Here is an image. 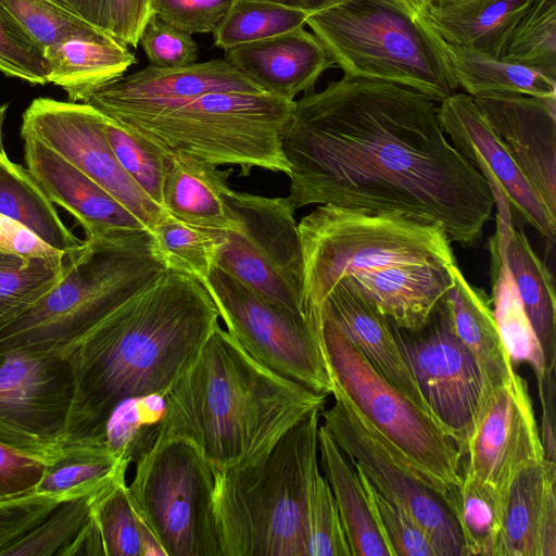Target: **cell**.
Masks as SVG:
<instances>
[{"label": "cell", "instance_id": "cell-1", "mask_svg": "<svg viewBox=\"0 0 556 556\" xmlns=\"http://www.w3.org/2000/svg\"><path fill=\"white\" fill-rule=\"evenodd\" d=\"M435 103L402 85L345 75L303 93L282 138L294 210L329 204L396 214L475 245L493 197L447 139Z\"/></svg>", "mask_w": 556, "mask_h": 556}, {"label": "cell", "instance_id": "cell-2", "mask_svg": "<svg viewBox=\"0 0 556 556\" xmlns=\"http://www.w3.org/2000/svg\"><path fill=\"white\" fill-rule=\"evenodd\" d=\"M218 317L200 280L167 268L111 312L67 352L76 380L71 443H101L121 401L165 394L193 363Z\"/></svg>", "mask_w": 556, "mask_h": 556}, {"label": "cell", "instance_id": "cell-3", "mask_svg": "<svg viewBox=\"0 0 556 556\" xmlns=\"http://www.w3.org/2000/svg\"><path fill=\"white\" fill-rule=\"evenodd\" d=\"M328 395L269 369L218 325L165 393L157 438H181L213 471L252 464Z\"/></svg>", "mask_w": 556, "mask_h": 556}, {"label": "cell", "instance_id": "cell-4", "mask_svg": "<svg viewBox=\"0 0 556 556\" xmlns=\"http://www.w3.org/2000/svg\"><path fill=\"white\" fill-rule=\"evenodd\" d=\"M320 409L258 460L214 472L220 556H307V504L318 467Z\"/></svg>", "mask_w": 556, "mask_h": 556}, {"label": "cell", "instance_id": "cell-5", "mask_svg": "<svg viewBox=\"0 0 556 556\" xmlns=\"http://www.w3.org/2000/svg\"><path fill=\"white\" fill-rule=\"evenodd\" d=\"M164 269L149 230L119 241L85 239L64 253L63 273L49 291L0 321V349L67 353Z\"/></svg>", "mask_w": 556, "mask_h": 556}, {"label": "cell", "instance_id": "cell-6", "mask_svg": "<svg viewBox=\"0 0 556 556\" xmlns=\"http://www.w3.org/2000/svg\"><path fill=\"white\" fill-rule=\"evenodd\" d=\"M305 25L345 76L402 85L437 103L458 89L446 42L418 5L403 0H329Z\"/></svg>", "mask_w": 556, "mask_h": 556}, {"label": "cell", "instance_id": "cell-7", "mask_svg": "<svg viewBox=\"0 0 556 556\" xmlns=\"http://www.w3.org/2000/svg\"><path fill=\"white\" fill-rule=\"evenodd\" d=\"M302 308L320 333L325 298L344 277L395 265L456 263L445 230L396 214L317 205L298 224Z\"/></svg>", "mask_w": 556, "mask_h": 556}, {"label": "cell", "instance_id": "cell-8", "mask_svg": "<svg viewBox=\"0 0 556 556\" xmlns=\"http://www.w3.org/2000/svg\"><path fill=\"white\" fill-rule=\"evenodd\" d=\"M294 101L268 93L211 92L154 114L111 119L166 151L216 166L238 165L242 176L253 167L289 176L282 138Z\"/></svg>", "mask_w": 556, "mask_h": 556}, {"label": "cell", "instance_id": "cell-9", "mask_svg": "<svg viewBox=\"0 0 556 556\" xmlns=\"http://www.w3.org/2000/svg\"><path fill=\"white\" fill-rule=\"evenodd\" d=\"M332 393L341 396L430 489L450 505L462 482V456L450 432L380 375L329 319H320Z\"/></svg>", "mask_w": 556, "mask_h": 556}, {"label": "cell", "instance_id": "cell-10", "mask_svg": "<svg viewBox=\"0 0 556 556\" xmlns=\"http://www.w3.org/2000/svg\"><path fill=\"white\" fill-rule=\"evenodd\" d=\"M128 493L166 556H220L214 472L193 444L157 438L136 463Z\"/></svg>", "mask_w": 556, "mask_h": 556}, {"label": "cell", "instance_id": "cell-11", "mask_svg": "<svg viewBox=\"0 0 556 556\" xmlns=\"http://www.w3.org/2000/svg\"><path fill=\"white\" fill-rule=\"evenodd\" d=\"M226 330L256 361L326 395L332 382L321 336L307 318L215 267L202 282Z\"/></svg>", "mask_w": 556, "mask_h": 556}, {"label": "cell", "instance_id": "cell-12", "mask_svg": "<svg viewBox=\"0 0 556 556\" xmlns=\"http://www.w3.org/2000/svg\"><path fill=\"white\" fill-rule=\"evenodd\" d=\"M75 399L70 353L0 349V442L52 459L72 442Z\"/></svg>", "mask_w": 556, "mask_h": 556}, {"label": "cell", "instance_id": "cell-13", "mask_svg": "<svg viewBox=\"0 0 556 556\" xmlns=\"http://www.w3.org/2000/svg\"><path fill=\"white\" fill-rule=\"evenodd\" d=\"M227 202L240 226L223 231L216 267L304 315L301 243L295 210L288 197L269 198L230 188Z\"/></svg>", "mask_w": 556, "mask_h": 556}, {"label": "cell", "instance_id": "cell-14", "mask_svg": "<svg viewBox=\"0 0 556 556\" xmlns=\"http://www.w3.org/2000/svg\"><path fill=\"white\" fill-rule=\"evenodd\" d=\"M396 334L428 407L462 456L486 402L478 366L454 330L446 295L424 326L396 327Z\"/></svg>", "mask_w": 556, "mask_h": 556}, {"label": "cell", "instance_id": "cell-15", "mask_svg": "<svg viewBox=\"0 0 556 556\" xmlns=\"http://www.w3.org/2000/svg\"><path fill=\"white\" fill-rule=\"evenodd\" d=\"M323 409L324 426L349 462L389 501L405 509L437 556H464L457 521L444 501L402 462L378 432L341 396Z\"/></svg>", "mask_w": 556, "mask_h": 556}, {"label": "cell", "instance_id": "cell-16", "mask_svg": "<svg viewBox=\"0 0 556 556\" xmlns=\"http://www.w3.org/2000/svg\"><path fill=\"white\" fill-rule=\"evenodd\" d=\"M104 121L100 111L85 102L37 98L23 114L21 135L54 150L150 229L167 212L122 167L105 136Z\"/></svg>", "mask_w": 556, "mask_h": 556}, {"label": "cell", "instance_id": "cell-17", "mask_svg": "<svg viewBox=\"0 0 556 556\" xmlns=\"http://www.w3.org/2000/svg\"><path fill=\"white\" fill-rule=\"evenodd\" d=\"M526 380L515 372L492 393L462 454V476L506 497L514 479L544 462Z\"/></svg>", "mask_w": 556, "mask_h": 556}, {"label": "cell", "instance_id": "cell-18", "mask_svg": "<svg viewBox=\"0 0 556 556\" xmlns=\"http://www.w3.org/2000/svg\"><path fill=\"white\" fill-rule=\"evenodd\" d=\"M438 106V117L453 147L484 178L491 190L496 220L520 222L554 241L556 218L526 180L473 98L455 92Z\"/></svg>", "mask_w": 556, "mask_h": 556}, {"label": "cell", "instance_id": "cell-19", "mask_svg": "<svg viewBox=\"0 0 556 556\" xmlns=\"http://www.w3.org/2000/svg\"><path fill=\"white\" fill-rule=\"evenodd\" d=\"M211 92L265 93L225 59H213L172 68L148 65L102 85L84 102L117 118L154 114Z\"/></svg>", "mask_w": 556, "mask_h": 556}, {"label": "cell", "instance_id": "cell-20", "mask_svg": "<svg viewBox=\"0 0 556 556\" xmlns=\"http://www.w3.org/2000/svg\"><path fill=\"white\" fill-rule=\"evenodd\" d=\"M473 101L526 180L556 218V96L493 93Z\"/></svg>", "mask_w": 556, "mask_h": 556}, {"label": "cell", "instance_id": "cell-21", "mask_svg": "<svg viewBox=\"0 0 556 556\" xmlns=\"http://www.w3.org/2000/svg\"><path fill=\"white\" fill-rule=\"evenodd\" d=\"M26 168L53 203L73 215L86 239L125 240L149 230L108 191L39 139L21 135Z\"/></svg>", "mask_w": 556, "mask_h": 556}, {"label": "cell", "instance_id": "cell-22", "mask_svg": "<svg viewBox=\"0 0 556 556\" xmlns=\"http://www.w3.org/2000/svg\"><path fill=\"white\" fill-rule=\"evenodd\" d=\"M224 59L265 93L289 101L314 90L334 63L320 40L304 26L224 51Z\"/></svg>", "mask_w": 556, "mask_h": 556}, {"label": "cell", "instance_id": "cell-23", "mask_svg": "<svg viewBox=\"0 0 556 556\" xmlns=\"http://www.w3.org/2000/svg\"><path fill=\"white\" fill-rule=\"evenodd\" d=\"M321 318L332 321L380 375L431 413L404 356L396 326L354 286L341 279L325 298Z\"/></svg>", "mask_w": 556, "mask_h": 556}, {"label": "cell", "instance_id": "cell-24", "mask_svg": "<svg viewBox=\"0 0 556 556\" xmlns=\"http://www.w3.org/2000/svg\"><path fill=\"white\" fill-rule=\"evenodd\" d=\"M502 556H556V463L521 471L505 502Z\"/></svg>", "mask_w": 556, "mask_h": 556}, {"label": "cell", "instance_id": "cell-25", "mask_svg": "<svg viewBox=\"0 0 556 556\" xmlns=\"http://www.w3.org/2000/svg\"><path fill=\"white\" fill-rule=\"evenodd\" d=\"M448 266L395 265L342 279L354 286L396 327L415 330L427 323L447 294L453 283Z\"/></svg>", "mask_w": 556, "mask_h": 556}, {"label": "cell", "instance_id": "cell-26", "mask_svg": "<svg viewBox=\"0 0 556 556\" xmlns=\"http://www.w3.org/2000/svg\"><path fill=\"white\" fill-rule=\"evenodd\" d=\"M232 169L182 153L170 152L163 187L162 207L184 223L218 231H235L240 223L227 202Z\"/></svg>", "mask_w": 556, "mask_h": 556}, {"label": "cell", "instance_id": "cell-27", "mask_svg": "<svg viewBox=\"0 0 556 556\" xmlns=\"http://www.w3.org/2000/svg\"><path fill=\"white\" fill-rule=\"evenodd\" d=\"M448 270L453 283L446 298L454 330L478 366L488 404L493 391L516 372L513 359L500 333L491 300L465 278L456 263Z\"/></svg>", "mask_w": 556, "mask_h": 556}, {"label": "cell", "instance_id": "cell-28", "mask_svg": "<svg viewBox=\"0 0 556 556\" xmlns=\"http://www.w3.org/2000/svg\"><path fill=\"white\" fill-rule=\"evenodd\" d=\"M43 56L49 83L61 87L72 102H84L137 63L129 48L108 33L67 38L47 48Z\"/></svg>", "mask_w": 556, "mask_h": 556}, {"label": "cell", "instance_id": "cell-29", "mask_svg": "<svg viewBox=\"0 0 556 556\" xmlns=\"http://www.w3.org/2000/svg\"><path fill=\"white\" fill-rule=\"evenodd\" d=\"M501 247L525 313L541 345L545 370H555L556 300L553 278L523 231L497 224L492 236Z\"/></svg>", "mask_w": 556, "mask_h": 556}, {"label": "cell", "instance_id": "cell-30", "mask_svg": "<svg viewBox=\"0 0 556 556\" xmlns=\"http://www.w3.org/2000/svg\"><path fill=\"white\" fill-rule=\"evenodd\" d=\"M532 0H462L443 7H420L448 45L501 58L518 20Z\"/></svg>", "mask_w": 556, "mask_h": 556}, {"label": "cell", "instance_id": "cell-31", "mask_svg": "<svg viewBox=\"0 0 556 556\" xmlns=\"http://www.w3.org/2000/svg\"><path fill=\"white\" fill-rule=\"evenodd\" d=\"M318 453L346 535L351 556H392L368 506L355 467L328 429L318 428Z\"/></svg>", "mask_w": 556, "mask_h": 556}, {"label": "cell", "instance_id": "cell-32", "mask_svg": "<svg viewBox=\"0 0 556 556\" xmlns=\"http://www.w3.org/2000/svg\"><path fill=\"white\" fill-rule=\"evenodd\" d=\"M0 214L62 253L77 251L85 243L64 225L27 168L12 162L4 150L0 151Z\"/></svg>", "mask_w": 556, "mask_h": 556}, {"label": "cell", "instance_id": "cell-33", "mask_svg": "<svg viewBox=\"0 0 556 556\" xmlns=\"http://www.w3.org/2000/svg\"><path fill=\"white\" fill-rule=\"evenodd\" d=\"M454 79L472 98L493 93L556 96V80L535 68L446 43Z\"/></svg>", "mask_w": 556, "mask_h": 556}, {"label": "cell", "instance_id": "cell-34", "mask_svg": "<svg viewBox=\"0 0 556 556\" xmlns=\"http://www.w3.org/2000/svg\"><path fill=\"white\" fill-rule=\"evenodd\" d=\"M129 465L115 459L106 448L94 442L66 445L47 467L35 493L60 503L86 496L126 476Z\"/></svg>", "mask_w": 556, "mask_h": 556}, {"label": "cell", "instance_id": "cell-35", "mask_svg": "<svg viewBox=\"0 0 556 556\" xmlns=\"http://www.w3.org/2000/svg\"><path fill=\"white\" fill-rule=\"evenodd\" d=\"M491 278L493 314L513 362L531 366L538 383L545 374V362L541 345L533 332L506 266L497 241L491 237Z\"/></svg>", "mask_w": 556, "mask_h": 556}, {"label": "cell", "instance_id": "cell-36", "mask_svg": "<svg viewBox=\"0 0 556 556\" xmlns=\"http://www.w3.org/2000/svg\"><path fill=\"white\" fill-rule=\"evenodd\" d=\"M505 497L462 476L450 506L464 542V556H502Z\"/></svg>", "mask_w": 556, "mask_h": 556}, {"label": "cell", "instance_id": "cell-37", "mask_svg": "<svg viewBox=\"0 0 556 556\" xmlns=\"http://www.w3.org/2000/svg\"><path fill=\"white\" fill-rule=\"evenodd\" d=\"M165 409L166 399L162 393L121 401L104 425L102 445L115 459L136 464L156 441Z\"/></svg>", "mask_w": 556, "mask_h": 556}, {"label": "cell", "instance_id": "cell-38", "mask_svg": "<svg viewBox=\"0 0 556 556\" xmlns=\"http://www.w3.org/2000/svg\"><path fill=\"white\" fill-rule=\"evenodd\" d=\"M313 12L266 0H233L212 31L224 51L283 34L305 25Z\"/></svg>", "mask_w": 556, "mask_h": 556}, {"label": "cell", "instance_id": "cell-39", "mask_svg": "<svg viewBox=\"0 0 556 556\" xmlns=\"http://www.w3.org/2000/svg\"><path fill=\"white\" fill-rule=\"evenodd\" d=\"M165 268L205 281L216 267L223 231L197 227L166 213L149 229Z\"/></svg>", "mask_w": 556, "mask_h": 556}, {"label": "cell", "instance_id": "cell-40", "mask_svg": "<svg viewBox=\"0 0 556 556\" xmlns=\"http://www.w3.org/2000/svg\"><path fill=\"white\" fill-rule=\"evenodd\" d=\"M500 59L535 68L556 80V0H532Z\"/></svg>", "mask_w": 556, "mask_h": 556}, {"label": "cell", "instance_id": "cell-41", "mask_svg": "<svg viewBox=\"0 0 556 556\" xmlns=\"http://www.w3.org/2000/svg\"><path fill=\"white\" fill-rule=\"evenodd\" d=\"M0 11L42 55L67 38L106 33L49 0H0Z\"/></svg>", "mask_w": 556, "mask_h": 556}, {"label": "cell", "instance_id": "cell-42", "mask_svg": "<svg viewBox=\"0 0 556 556\" xmlns=\"http://www.w3.org/2000/svg\"><path fill=\"white\" fill-rule=\"evenodd\" d=\"M63 269L64 254L25 258L0 251V321L36 302L58 282Z\"/></svg>", "mask_w": 556, "mask_h": 556}, {"label": "cell", "instance_id": "cell-43", "mask_svg": "<svg viewBox=\"0 0 556 556\" xmlns=\"http://www.w3.org/2000/svg\"><path fill=\"white\" fill-rule=\"evenodd\" d=\"M104 131L125 172L153 202L162 207L163 187L170 164V152L108 116L104 121Z\"/></svg>", "mask_w": 556, "mask_h": 556}, {"label": "cell", "instance_id": "cell-44", "mask_svg": "<svg viewBox=\"0 0 556 556\" xmlns=\"http://www.w3.org/2000/svg\"><path fill=\"white\" fill-rule=\"evenodd\" d=\"M90 518L103 556H141L138 514L130 500L125 476L94 495Z\"/></svg>", "mask_w": 556, "mask_h": 556}, {"label": "cell", "instance_id": "cell-45", "mask_svg": "<svg viewBox=\"0 0 556 556\" xmlns=\"http://www.w3.org/2000/svg\"><path fill=\"white\" fill-rule=\"evenodd\" d=\"M98 492L60 503L45 520L3 549L0 556H61L89 520L92 500Z\"/></svg>", "mask_w": 556, "mask_h": 556}, {"label": "cell", "instance_id": "cell-46", "mask_svg": "<svg viewBox=\"0 0 556 556\" xmlns=\"http://www.w3.org/2000/svg\"><path fill=\"white\" fill-rule=\"evenodd\" d=\"M363 483L371 515L392 556H437L426 534L409 514L386 498L355 467Z\"/></svg>", "mask_w": 556, "mask_h": 556}, {"label": "cell", "instance_id": "cell-47", "mask_svg": "<svg viewBox=\"0 0 556 556\" xmlns=\"http://www.w3.org/2000/svg\"><path fill=\"white\" fill-rule=\"evenodd\" d=\"M307 531V556H351L333 494L319 468L309 486Z\"/></svg>", "mask_w": 556, "mask_h": 556}, {"label": "cell", "instance_id": "cell-48", "mask_svg": "<svg viewBox=\"0 0 556 556\" xmlns=\"http://www.w3.org/2000/svg\"><path fill=\"white\" fill-rule=\"evenodd\" d=\"M139 43L150 65L163 68L181 67L198 61L199 46L185 33L152 14L147 21Z\"/></svg>", "mask_w": 556, "mask_h": 556}, {"label": "cell", "instance_id": "cell-49", "mask_svg": "<svg viewBox=\"0 0 556 556\" xmlns=\"http://www.w3.org/2000/svg\"><path fill=\"white\" fill-rule=\"evenodd\" d=\"M0 71L31 84H47L48 63L0 11Z\"/></svg>", "mask_w": 556, "mask_h": 556}, {"label": "cell", "instance_id": "cell-50", "mask_svg": "<svg viewBox=\"0 0 556 556\" xmlns=\"http://www.w3.org/2000/svg\"><path fill=\"white\" fill-rule=\"evenodd\" d=\"M233 0H151V13L190 35L212 33Z\"/></svg>", "mask_w": 556, "mask_h": 556}, {"label": "cell", "instance_id": "cell-51", "mask_svg": "<svg viewBox=\"0 0 556 556\" xmlns=\"http://www.w3.org/2000/svg\"><path fill=\"white\" fill-rule=\"evenodd\" d=\"M59 504L35 492L0 501V553L36 528Z\"/></svg>", "mask_w": 556, "mask_h": 556}, {"label": "cell", "instance_id": "cell-52", "mask_svg": "<svg viewBox=\"0 0 556 556\" xmlns=\"http://www.w3.org/2000/svg\"><path fill=\"white\" fill-rule=\"evenodd\" d=\"M47 460L0 442V501L34 493Z\"/></svg>", "mask_w": 556, "mask_h": 556}, {"label": "cell", "instance_id": "cell-53", "mask_svg": "<svg viewBox=\"0 0 556 556\" xmlns=\"http://www.w3.org/2000/svg\"><path fill=\"white\" fill-rule=\"evenodd\" d=\"M151 15V0H108V31L124 46L136 49Z\"/></svg>", "mask_w": 556, "mask_h": 556}, {"label": "cell", "instance_id": "cell-54", "mask_svg": "<svg viewBox=\"0 0 556 556\" xmlns=\"http://www.w3.org/2000/svg\"><path fill=\"white\" fill-rule=\"evenodd\" d=\"M0 251L33 257H60L64 253L55 250L20 223L0 214Z\"/></svg>", "mask_w": 556, "mask_h": 556}, {"label": "cell", "instance_id": "cell-55", "mask_svg": "<svg viewBox=\"0 0 556 556\" xmlns=\"http://www.w3.org/2000/svg\"><path fill=\"white\" fill-rule=\"evenodd\" d=\"M540 402L542 407L540 435L544 448V458L556 463L555 444V370L547 371L543 380L538 383Z\"/></svg>", "mask_w": 556, "mask_h": 556}, {"label": "cell", "instance_id": "cell-56", "mask_svg": "<svg viewBox=\"0 0 556 556\" xmlns=\"http://www.w3.org/2000/svg\"><path fill=\"white\" fill-rule=\"evenodd\" d=\"M84 22L108 31V0H49Z\"/></svg>", "mask_w": 556, "mask_h": 556}, {"label": "cell", "instance_id": "cell-57", "mask_svg": "<svg viewBox=\"0 0 556 556\" xmlns=\"http://www.w3.org/2000/svg\"><path fill=\"white\" fill-rule=\"evenodd\" d=\"M137 511V510H136ZM138 514V513H137ZM138 531L141 556H166V553L155 533L138 514Z\"/></svg>", "mask_w": 556, "mask_h": 556}, {"label": "cell", "instance_id": "cell-58", "mask_svg": "<svg viewBox=\"0 0 556 556\" xmlns=\"http://www.w3.org/2000/svg\"><path fill=\"white\" fill-rule=\"evenodd\" d=\"M271 1L293 8L304 9L311 12H314L315 10L323 7L325 3H327L329 0H266Z\"/></svg>", "mask_w": 556, "mask_h": 556}, {"label": "cell", "instance_id": "cell-59", "mask_svg": "<svg viewBox=\"0 0 556 556\" xmlns=\"http://www.w3.org/2000/svg\"><path fill=\"white\" fill-rule=\"evenodd\" d=\"M419 7H434V8H443L454 3H457L462 0H415Z\"/></svg>", "mask_w": 556, "mask_h": 556}, {"label": "cell", "instance_id": "cell-60", "mask_svg": "<svg viewBox=\"0 0 556 556\" xmlns=\"http://www.w3.org/2000/svg\"><path fill=\"white\" fill-rule=\"evenodd\" d=\"M8 111V104L0 105V151L4 150L3 148V125L5 121V115Z\"/></svg>", "mask_w": 556, "mask_h": 556}, {"label": "cell", "instance_id": "cell-61", "mask_svg": "<svg viewBox=\"0 0 556 556\" xmlns=\"http://www.w3.org/2000/svg\"><path fill=\"white\" fill-rule=\"evenodd\" d=\"M403 1H405V2H407V3H410V4L418 5V4L416 3V1H415V0H403ZM418 7H419V5H418Z\"/></svg>", "mask_w": 556, "mask_h": 556}]
</instances>
